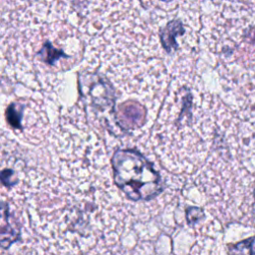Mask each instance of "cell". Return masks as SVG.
Wrapping results in <instances>:
<instances>
[{
    "label": "cell",
    "mask_w": 255,
    "mask_h": 255,
    "mask_svg": "<svg viewBox=\"0 0 255 255\" xmlns=\"http://www.w3.org/2000/svg\"><path fill=\"white\" fill-rule=\"evenodd\" d=\"M144 120L145 110L136 102L128 101L121 104L116 110V121L121 130L139 128L143 125Z\"/></svg>",
    "instance_id": "cell-4"
},
{
    "label": "cell",
    "mask_w": 255,
    "mask_h": 255,
    "mask_svg": "<svg viewBox=\"0 0 255 255\" xmlns=\"http://www.w3.org/2000/svg\"><path fill=\"white\" fill-rule=\"evenodd\" d=\"M185 217L186 221L189 225H194L198 221L204 218V212L201 208L196 207V206H191L188 207L185 211Z\"/></svg>",
    "instance_id": "cell-9"
},
{
    "label": "cell",
    "mask_w": 255,
    "mask_h": 255,
    "mask_svg": "<svg viewBox=\"0 0 255 255\" xmlns=\"http://www.w3.org/2000/svg\"><path fill=\"white\" fill-rule=\"evenodd\" d=\"M253 213L255 214V191H254V203H253Z\"/></svg>",
    "instance_id": "cell-11"
},
{
    "label": "cell",
    "mask_w": 255,
    "mask_h": 255,
    "mask_svg": "<svg viewBox=\"0 0 255 255\" xmlns=\"http://www.w3.org/2000/svg\"><path fill=\"white\" fill-rule=\"evenodd\" d=\"M184 28L179 20H172L166 24V26L160 32V42L162 47L167 53H171L176 50L178 45L176 43V37L183 35Z\"/></svg>",
    "instance_id": "cell-5"
},
{
    "label": "cell",
    "mask_w": 255,
    "mask_h": 255,
    "mask_svg": "<svg viewBox=\"0 0 255 255\" xmlns=\"http://www.w3.org/2000/svg\"><path fill=\"white\" fill-rule=\"evenodd\" d=\"M37 56L40 58V60L46 64L54 65L57 61H59L61 58H67L68 56L61 50L55 48L52 43L49 41L45 42L42 46L41 50L37 53Z\"/></svg>",
    "instance_id": "cell-6"
},
{
    "label": "cell",
    "mask_w": 255,
    "mask_h": 255,
    "mask_svg": "<svg viewBox=\"0 0 255 255\" xmlns=\"http://www.w3.org/2000/svg\"><path fill=\"white\" fill-rule=\"evenodd\" d=\"M245 249L249 250V255H255V236L228 245V251L231 255H241Z\"/></svg>",
    "instance_id": "cell-8"
},
{
    "label": "cell",
    "mask_w": 255,
    "mask_h": 255,
    "mask_svg": "<svg viewBox=\"0 0 255 255\" xmlns=\"http://www.w3.org/2000/svg\"><path fill=\"white\" fill-rule=\"evenodd\" d=\"M79 91L87 108L111 131L120 128L116 121V92L112 84L101 74L82 72L79 74Z\"/></svg>",
    "instance_id": "cell-2"
},
{
    "label": "cell",
    "mask_w": 255,
    "mask_h": 255,
    "mask_svg": "<svg viewBox=\"0 0 255 255\" xmlns=\"http://www.w3.org/2000/svg\"><path fill=\"white\" fill-rule=\"evenodd\" d=\"M25 105L18 104V103H12L8 106L5 112V118L7 123L15 129L22 128V118H23V111H24Z\"/></svg>",
    "instance_id": "cell-7"
},
{
    "label": "cell",
    "mask_w": 255,
    "mask_h": 255,
    "mask_svg": "<svg viewBox=\"0 0 255 255\" xmlns=\"http://www.w3.org/2000/svg\"><path fill=\"white\" fill-rule=\"evenodd\" d=\"M0 181L6 187H11L18 182V177L14 172V170L6 168L0 171Z\"/></svg>",
    "instance_id": "cell-10"
},
{
    "label": "cell",
    "mask_w": 255,
    "mask_h": 255,
    "mask_svg": "<svg viewBox=\"0 0 255 255\" xmlns=\"http://www.w3.org/2000/svg\"><path fill=\"white\" fill-rule=\"evenodd\" d=\"M112 166L115 183L130 200H149L163 189L159 173L134 149H118Z\"/></svg>",
    "instance_id": "cell-1"
},
{
    "label": "cell",
    "mask_w": 255,
    "mask_h": 255,
    "mask_svg": "<svg viewBox=\"0 0 255 255\" xmlns=\"http://www.w3.org/2000/svg\"><path fill=\"white\" fill-rule=\"evenodd\" d=\"M21 238V226L10 212L7 202L0 201V248L7 250Z\"/></svg>",
    "instance_id": "cell-3"
}]
</instances>
